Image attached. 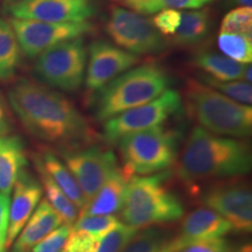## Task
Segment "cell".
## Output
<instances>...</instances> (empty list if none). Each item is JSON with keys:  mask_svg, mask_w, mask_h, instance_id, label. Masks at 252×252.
<instances>
[{"mask_svg": "<svg viewBox=\"0 0 252 252\" xmlns=\"http://www.w3.org/2000/svg\"><path fill=\"white\" fill-rule=\"evenodd\" d=\"M201 202L222 216L237 234L252 231L251 186L242 176L210 182L198 191Z\"/></svg>", "mask_w": 252, "mask_h": 252, "instance_id": "8", "label": "cell"}, {"mask_svg": "<svg viewBox=\"0 0 252 252\" xmlns=\"http://www.w3.org/2000/svg\"><path fill=\"white\" fill-rule=\"evenodd\" d=\"M184 109L181 94L167 89L151 102L124 111L104 122L103 137L109 144H117L125 135L162 125Z\"/></svg>", "mask_w": 252, "mask_h": 252, "instance_id": "10", "label": "cell"}, {"mask_svg": "<svg viewBox=\"0 0 252 252\" xmlns=\"http://www.w3.org/2000/svg\"><path fill=\"white\" fill-rule=\"evenodd\" d=\"M217 46L223 53L234 61L248 64L252 61V39L242 34L220 32L217 36Z\"/></svg>", "mask_w": 252, "mask_h": 252, "instance_id": "26", "label": "cell"}, {"mask_svg": "<svg viewBox=\"0 0 252 252\" xmlns=\"http://www.w3.org/2000/svg\"><path fill=\"white\" fill-rule=\"evenodd\" d=\"M193 65L200 72L220 81L242 80L245 64L213 50L200 49L193 56Z\"/></svg>", "mask_w": 252, "mask_h": 252, "instance_id": "22", "label": "cell"}, {"mask_svg": "<svg viewBox=\"0 0 252 252\" xmlns=\"http://www.w3.org/2000/svg\"><path fill=\"white\" fill-rule=\"evenodd\" d=\"M15 19L45 23H82L93 18L96 7L93 0H17L7 6Z\"/></svg>", "mask_w": 252, "mask_h": 252, "instance_id": "14", "label": "cell"}, {"mask_svg": "<svg viewBox=\"0 0 252 252\" xmlns=\"http://www.w3.org/2000/svg\"><path fill=\"white\" fill-rule=\"evenodd\" d=\"M21 49L9 21L0 19V82H11L20 65Z\"/></svg>", "mask_w": 252, "mask_h": 252, "instance_id": "23", "label": "cell"}, {"mask_svg": "<svg viewBox=\"0 0 252 252\" xmlns=\"http://www.w3.org/2000/svg\"><path fill=\"white\" fill-rule=\"evenodd\" d=\"M128 180L130 176L118 167L81 210L80 216L115 215L121 212Z\"/></svg>", "mask_w": 252, "mask_h": 252, "instance_id": "18", "label": "cell"}, {"mask_svg": "<svg viewBox=\"0 0 252 252\" xmlns=\"http://www.w3.org/2000/svg\"><path fill=\"white\" fill-rule=\"evenodd\" d=\"M251 166V147L247 141L195 126L179 152L175 174L195 195L201 184L247 175Z\"/></svg>", "mask_w": 252, "mask_h": 252, "instance_id": "2", "label": "cell"}, {"mask_svg": "<svg viewBox=\"0 0 252 252\" xmlns=\"http://www.w3.org/2000/svg\"><path fill=\"white\" fill-rule=\"evenodd\" d=\"M6 1H8L9 4H11V2H14V1H17V0H6Z\"/></svg>", "mask_w": 252, "mask_h": 252, "instance_id": "42", "label": "cell"}, {"mask_svg": "<svg viewBox=\"0 0 252 252\" xmlns=\"http://www.w3.org/2000/svg\"><path fill=\"white\" fill-rule=\"evenodd\" d=\"M230 247V242L225 238L208 239L193 243L182 249L179 252H226Z\"/></svg>", "mask_w": 252, "mask_h": 252, "instance_id": "35", "label": "cell"}, {"mask_svg": "<svg viewBox=\"0 0 252 252\" xmlns=\"http://www.w3.org/2000/svg\"><path fill=\"white\" fill-rule=\"evenodd\" d=\"M27 162L26 147L21 137L15 134L0 137V191L11 194Z\"/></svg>", "mask_w": 252, "mask_h": 252, "instance_id": "19", "label": "cell"}, {"mask_svg": "<svg viewBox=\"0 0 252 252\" xmlns=\"http://www.w3.org/2000/svg\"><path fill=\"white\" fill-rule=\"evenodd\" d=\"M198 81L202 82L206 86L213 88L214 90L219 91L224 96L229 97L235 102L250 105L252 103V86L251 83L236 80V81H220L216 78L208 76L202 72H198Z\"/></svg>", "mask_w": 252, "mask_h": 252, "instance_id": "27", "label": "cell"}, {"mask_svg": "<svg viewBox=\"0 0 252 252\" xmlns=\"http://www.w3.org/2000/svg\"><path fill=\"white\" fill-rule=\"evenodd\" d=\"M13 28L21 53L28 59H36L50 47L83 37L93 32L94 26L88 21L82 23H45L12 18L8 20Z\"/></svg>", "mask_w": 252, "mask_h": 252, "instance_id": "12", "label": "cell"}, {"mask_svg": "<svg viewBox=\"0 0 252 252\" xmlns=\"http://www.w3.org/2000/svg\"><path fill=\"white\" fill-rule=\"evenodd\" d=\"M33 162L37 173H39L41 186H42V189L45 190L47 196L46 200L56 210V213L61 217L62 222L64 224L71 226L78 219V209L67 197V195L63 193L62 189L55 184V181L47 174L45 169L37 162Z\"/></svg>", "mask_w": 252, "mask_h": 252, "instance_id": "24", "label": "cell"}, {"mask_svg": "<svg viewBox=\"0 0 252 252\" xmlns=\"http://www.w3.org/2000/svg\"><path fill=\"white\" fill-rule=\"evenodd\" d=\"M9 194L0 191V252H6V241H7V230L9 220Z\"/></svg>", "mask_w": 252, "mask_h": 252, "instance_id": "36", "label": "cell"}, {"mask_svg": "<svg viewBox=\"0 0 252 252\" xmlns=\"http://www.w3.org/2000/svg\"><path fill=\"white\" fill-rule=\"evenodd\" d=\"M121 220L113 215H93L80 216L71 226V231L90 236L96 241L108 234L110 230L116 228Z\"/></svg>", "mask_w": 252, "mask_h": 252, "instance_id": "28", "label": "cell"}, {"mask_svg": "<svg viewBox=\"0 0 252 252\" xmlns=\"http://www.w3.org/2000/svg\"><path fill=\"white\" fill-rule=\"evenodd\" d=\"M71 226L60 225L33 248L32 252H60L70 235Z\"/></svg>", "mask_w": 252, "mask_h": 252, "instance_id": "32", "label": "cell"}, {"mask_svg": "<svg viewBox=\"0 0 252 252\" xmlns=\"http://www.w3.org/2000/svg\"><path fill=\"white\" fill-rule=\"evenodd\" d=\"M180 141V132L162 125L125 135L117 143L122 169L130 178L166 171L176 162Z\"/></svg>", "mask_w": 252, "mask_h": 252, "instance_id": "6", "label": "cell"}, {"mask_svg": "<svg viewBox=\"0 0 252 252\" xmlns=\"http://www.w3.org/2000/svg\"><path fill=\"white\" fill-rule=\"evenodd\" d=\"M139 56L126 52L104 40H96L88 48V61L84 84L88 94L98 93L106 84L135 67Z\"/></svg>", "mask_w": 252, "mask_h": 252, "instance_id": "13", "label": "cell"}, {"mask_svg": "<svg viewBox=\"0 0 252 252\" xmlns=\"http://www.w3.org/2000/svg\"><path fill=\"white\" fill-rule=\"evenodd\" d=\"M112 1L143 15L152 14L151 0H112Z\"/></svg>", "mask_w": 252, "mask_h": 252, "instance_id": "37", "label": "cell"}, {"mask_svg": "<svg viewBox=\"0 0 252 252\" xmlns=\"http://www.w3.org/2000/svg\"><path fill=\"white\" fill-rule=\"evenodd\" d=\"M242 81H245V82H248V83H251V63L245 64L243 75H242Z\"/></svg>", "mask_w": 252, "mask_h": 252, "instance_id": "41", "label": "cell"}, {"mask_svg": "<svg viewBox=\"0 0 252 252\" xmlns=\"http://www.w3.org/2000/svg\"><path fill=\"white\" fill-rule=\"evenodd\" d=\"M226 252H252V245L250 242H244V243L231 244Z\"/></svg>", "mask_w": 252, "mask_h": 252, "instance_id": "39", "label": "cell"}, {"mask_svg": "<svg viewBox=\"0 0 252 252\" xmlns=\"http://www.w3.org/2000/svg\"><path fill=\"white\" fill-rule=\"evenodd\" d=\"M228 4L235 7H251L252 0H228Z\"/></svg>", "mask_w": 252, "mask_h": 252, "instance_id": "40", "label": "cell"}, {"mask_svg": "<svg viewBox=\"0 0 252 252\" xmlns=\"http://www.w3.org/2000/svg\"><path fill=\"white\" fill-rule=\"evenodd\" d=\"M171 82L168 72L158 63L135 65L98 91L94 118L104 123L119 113L149 103L169 89Z\"/></svg>", "mask_w": 252, "mask_h": 252, "instance_id": "5", "label": "cell"}, {"mask_svg": "<svg viewBox=\"0 0 252 252\" xmlns=\"http://www.w3.org/2000/svg\"><path fill=\"white\" fill-rule=\"evenodd\" d=\"M181 97L189 117L206 131L238 139L251 135L250 105L235 102L194 78L186 82Z\"/></svg>", "mask_w": 252, "mask_h": 252, "instance_id": "3", "label": "cell"}, {"mask_svg": "<svg viewBox=\"0 0 252 252\" xmlns=\"http://www.w3.org/2000/svg\"><path fill=\"white\" fill-rule=\"evenodd\" d=\"M33 161L37 162L45 169L47 174L55 181V184L62 189L63 193L67 195V197L78 210H82L86 207L87 200L77 181L75 180L74 175L62 161V159H60L53 151H39L37 153L33 154Z\"/></svg>", "mask_w": 252, "mask_h": 252, "instance_id": "20", "label": "cell"}, {"mask_svg": "<svg viewBox=\"0 0 252 252\" xmlns=\"http://www.w3.org/2000/svg\"><path fill=\"white\" fill-rule=\"evenodd\" d=\"M231 231V225L222 216L207 207H198L182 220L179 231L171 238L169 252H179L196 242L222 238Z\"/></svg>", "mask_w": 252, "mask_h": 252, "instance_id": "15", "label": "cell"}, {"mask_svg": "<svg viewBox=\"0 0 252 252\" xmlns=\"http://www.w3.org/2000/svg\"><path fill=\"white\" fill-rule=\"evenodd\" d=\"M8 100L28 133L61 150L94 144L93 126L77 106L46 84L19 78L8 90Z\"/></svg>", "mask_w": 252, "mask_h": 252, "instance_id": "1", "label": "cell"}, {"mask_svg": "<svg viewBox=\"0 0 252 252\" xmlns=\"http://www.w3.org/2000/svg\"><path fill=\"white\" fill-rule=\"evenodd\" d=\"M62 223L56 210L46 198H43L15 238L11 252H32L39 242L59 228Z\"/></svg>", "mask_w": 252, "mask_h": 252, "instance_id": "17", "label": "cell"}, {"mask_svg": "<svg viewBox=\"0 0 252 252\" xmlns=\"http://www.w3.org/2000/svg\"><path fill=\"white\" fill-rule=\"evenodd\" d=\"M43 195L40 181L26 168L20 173L14 184L13 198L9 203V220L7 230V249L26 224Z\"/></svg>", "mask_w": 252, "mask_h": 252, "instance_id": "16", "label": "cell"}, {"mask_svg": "<svg viewBox=\"0 0 252 252\" xmlns=\"http://www.w3.org/2000/svg\"><path fill=\"white\" fill-rule=\"evenodd\" d=\"M60 252H63V251H62V250H61V251H60Z\"/></svg>", "mask_w": 252, "mask_h": 252, "instance_id": "43", "label": "cell"}, {"mask_svg": "<svg viewBox=\"0 0 252 252\" xmlns=\"http://www.w3.org/2000/svg\"><path fill=\"white\" fill-rule=\"evenodd\" d=\"M213 1L214 0H151V7L153 14L165 8L198 9L206 7Z\"/></svg>", "mask_w": 252, "mask_h": 252, "instance_id": "33", "label": "cell"}, {"mask_svg": "<svg viewBox=\"0 0 252 252\" xmlns=\"http://www.w3.org/2000/svg\"><path fill=\"white\" fill-rule=\"evenodd\" d=\"M97 241L90 236L70 231V235L63 247V252H94Z\"/></svg>", "mask_w": 252, "mask_h": 252, "instance_id": "34", "label": "cell"}, {"mask_svg": "<svg viewBox=\"0 0 252 252\" xmlns=\"http://www.w3.org/2000/svg\"><path fill=\"white\" fill-rule=\"evenodd\" d=\"M182 12L174 8H165L157 12L151 19L153 26L162 36H174L181 24Z\"/></svg>", "mask_w": 252, "mask_h": 252, "instance_id": "31", "label": "cell"}, {"mask_svg": "<svg viewBox=\"0 0 252 252\" xmlns=\"http://www.w3.org/2000/svg\"><path fill=\"white\" fill-rule=\"evenodd\" d=\"M140 229L121 223L97 241L94 252H122Z\"/></svg>", "mask_w": 252, "mask_h": 252, "instance_id": "29", "label": "cell"}, {"mask_svg": "<svg viewBox=\"0 0 252 252\" xmlns=\"http://www.w3.org/2000/svg\"><path fill=\"white\" fill-rule=\"evenodd\" d=\"M11 121H9L4 104L0 100V137L8 134L11 132Z\"/></svg>", "mask_w": 252, "mask_h": 252, "instance_id": "38", "label": "cell"}, {"mask_svg": "<svg viewBox=\"0 0 252 252\" xmlns=\"http://www.w3.org/2000/svg\"><path fill=\"white\" fill-rule=\"evenodd\" d=\"M60 154L80 186L87 203L119 167L115 152L98 145L61 150Z\"/></svg>", "mask_w": 252, "mask_h": 252, "instance_id": "11", "label": "cell"}, {"mask_svg": "<svg viewBox=\"0 0 252 252\" xmlns=\"http://www.w3.org/2000/svg\"><path fill=\"white\" fill-rule=\"evenodd\" d=\"M88 48L83 37L64 41L46 49L36 58V76L58 91L76 93L84 83Z\"/></svg>", "mask_w": 252, "mask_h": 252, "instance_id": "7", "label": "cell"}, {"mask_svg": "<svg viewBox=\"0 0 252 252\" xmlns=\"http://www.w3.org/2000/svg\"><path fill=\"white\" fill-rule=\"evenodd\" d=\"M105 32L116 46L137 56L161 54L168 48L151 19L119 6L110 9Z\"/></svg>", "mask_w": 252, "mask_h": 252, "instance_id": "9", "label": "cell"}, {"mask_svg": "<svg viewBox=\"0 0 252 252\" xmlns=\"http://www.w3.org/2000/svg\"><path fill=\"white\" fill-rule=\"evenodd\" d=\"M212 11L207 6L184 12L180 27L173 36V42L181 48L201 46L212 31Z\"/></svg>", "mask_w": 252, "mask_h": 252, "instance_id": "21", "label": "cell"}, {"mask_svg": "<svg viewBox=\"0 0 252 252\" xmlns=\"http://www.w3.org/2000/svg\"><path fill=\"white\" fill-rule=\"evenodd\" d=\"M172 236L167 230L154 226L140 229L122 252H169Z\"/></svg>", "mask_w": 252, "mask_h": 252, "instance_id": "25", "label": "cell"}, {"mask_svg": "<svg viewBox=\"0 0 252 252\" xmlns=\"http://www.w3.org/2000/svg\"><path fill=\"white\" fill-rule=\"evenodd\" d=\"M220 32L242 34L252 39V8L235 7L230 9L222 19Z\"/></svg>", "mask_w": 252, "mask_h": 252, "instance_id": "30", "label": "cell"}, {"mask_svg": "<svg viewBox=\"0 0 252 252\" xmlns=\"http://www.w3.org/2000/svg\"><path fill=\"white\" fill-rule=\"evenodd\" d=\"M169 172L131 176L121 209V220L137 229L174 223L185 215L180 197L167 187Z\"/></svg>", "mask_w": 252, "mask_h": 252, "instance_id": "4", "label": "cell"}]
</instances>
